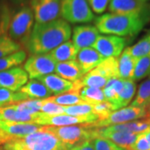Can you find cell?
I'll return each mask as SVG.
<instances>
[{"instance_id":"1","label":"cell","mask_w":150,"mask_h":150,"mask_svg":"<svg viewBox=\"0 0 150 150\" xmlns=\"http://www.w3.org/2000/svg\"><path fill=\"white\" fill-rule=\"evenodd\" d=\"M72 29L69 23L63 18L35 23L26 46L33 54H48L60 44L69 40Z\"/></svg>"},{"instance_id":"2","label":"cell","mask_w":150,"mask_h":150,"mask_svg":"<svg viewBox=\"0 0 150 150\" xmlns=\"http://www.w3.org/2000/svg\"><path fill=\"white\" fill-rule=\"evenodd\" d=\"M150 19L149 15L105 13L95 18V27L101 33L118 37H133Z\"/></svg>"},{"instance_id":"3","label":"cell","mask_w":150,"mask_h":150,"mask_svg":"<svg viewBox=\"0 0 150 150\" xmlns=\"http://www.w3.org/2000/svg\"><path fill=\"white\" fill-rule=\"evenodd\" d=\"M5 150H68L53 133L45 130L43 126L32 134L20 139H13L3 145Z\"/></svg>"},{"instance_id":"4","label":"cell","mask_w":150,"mask_h":150,"mask_svg":"<svg viewBox=\"0 0 150 150\" xmlns=\"http://www.w3.org/2000/svg\"><path fill=\"white\" fill-rule=\"evenodd\" d=\"M34 16L30 7L24 6L11 18L8 36L17 43H27L33 28Z\"/></svg>"},{"instance_id":"5","label":"cell","mask_w":150,"mask_h":150,"mask_svg":"<svg viewBox=\"0 0 150 150\" xmlns=\"http://www.w3.org/2000/svg\"><path fill=\"white\" fill-rule=\"evenodd\" d=\"M60 15L71 23H85L95 19L87 0H60Z\"/></svg>"},{"instance_id":"6","label":"cell","mask_w":150,"mask_h":150,"mask_svg":"<svg viewBox=\"0 0 150 150\" xmlns=\"http://www.w3.org/2000/svg\"><path fill=\"white\" fill-rule=\"evenodd\" d=\"M43 128L48 132L53 133L69 149L81 142L93 139V129L87 128L84 124L62 127L43 126Z\"/></svg>"},{"instance_id":"7","label":"cell","mask_w":150,"mask_h":150,"mask_svg":"<svg viewBox=\"0 0 150 150\" xmlns=\"http://www.w3.org/2000/svg\"><path fill=\"white\" fill-rule=\"evenodd\" d=\"M149 115L150 113L146 108L129 106L112 112L108 116V118H106L105 120L98 121L91 124H84V125L87 128L91 129L105 128L114 124L129 123L135 120H139L140 118H145Z\"/></svg>"},{"instance_id":"8","label":"cell","mask_w":150,"mask_h":150,"mask_svg":"<svg viewBox=\"0 0 150 150\" xmlns=\"http://www.w3.org/2000/svg\"><path fill=\"white\" fill-rule=\"evenodd\" d=\"M57 63L49 54H33L23 65V69L31 79H38L41 77L55 72Z\"/></svg>"},{"instance_id":"9","label":"cell","mask_w":150,"mask_h":150,"mask_svg":"<svg viewBox=\"0 0 150 150\" xmlns=\"http://www.w3.org/2000/svg\"><path fill=\"white\" fill-rule=\"evenodd\" d=\"M37 23H44L58 19L60 15V0H31L30 6Z\"/></svg>"},{"instance_id":"10","label":"cell","mask_w":150,"mask_h":150,"mask_svg":"<svg viewBox=\"0 0 150 150\" xmlns=\"http://www.w3.org/2000/svg\"><path fill=\"white\" fill-rule=\"evenodd\" d=\"M127 41V38L115 35H99L92 48L105 59L118 58L124 50Z\"/></svg>"},{"instance_id":"11","label":"cell","mask_w":150,"mask_h":150,"mask_svg":"<svg viewBox=\"0 0 150 150\" xmlns=\"http://www.w3.org/2000/svg\"><path fill=\"white\" fill-rule=\"evenodd\" d=\"M98 121V118L94 114H90L82 117L70 116L67 114H61L56 116H46L41 112L38 114L36 124L40 126H51V127H62L79 124H91Z\"/></svg>"},{"instance_id":"12","label":"cell","mask_w":150,"mask_h":150,"mask_svg":"<svg viewBox=\"0 0 150 150\" xmlns=\"http://www.w3.org/2000/svg\"><path fill=\"white\" fill-rule=\"evenodd\" d=\"M108 8L111 13L150 16V5L140 0H110Z\"/></svg>"},{"instance_id":"13","label":"cell","mask_w":150,"mask_h":150,"mask_svg":"<svg viewBox=\"0 0 150 150\" xmlns=\"http://www.w3.org/2000/svg\"><path fill=\"white\" fill-rule=\"evenodd\" d=\"M28 76L25 70L18 66L0 72V88L18 92L28 83Z\"/></svg>"},{"instance_id":"14","label":"cell","mask_w":150,"mask_h":150,"mask_svg":"<svg viewBox=\"0 0 150 150\" xmlns=\"http://www.w3.org/2000/svg\"><path fill=\"white\" fill-rule=\"evenodd\" d=\"M100 33L93 25H77L72 32V40L79 50L92 48Z\"/></svg>"},{"instance_id":"15","label":"cell","mask_w":150,"mask_h":150,"mask_svg":"<svg viewBox=\"0 0 150 150\" xmlns=\"http://www.w3.org/2000/svg\"><path fill=\"white\" fill-rule=\"evenodd\" d=\"M139 134L127 132H108L102 128L93 129V138H103L112 141L124 149L129 150L134 144Z\"/></svg>"},{"instance_id":"16","label":"cell","mask_w":150,"mask_h":150,"mask_svg":"<svg viewBox=\"0 0 150 150\" xmlns=\"http://www.w3.org/2000/svg\"><path fill=\"white\" fill-rule=\"evenodd\" d=\"M42 128V126L35 123H11L0 120V130L10 139H20L32 134Z\"/></svg>"},{"instance_id":"17","label":"cell","mask_w":150,"mask_h":150,"mask_svg":"<svg viewBox=\"0 0 150 150\" xmlns=\"http://www.w3.org/2000/svg\"><path fill=\"white\" fill-rule=\"evenodd\" d=\"M104 59L105 58L93 48H86L79 51L76 62L84 75L95 69Z\"/></svg>"},{"instance_id":"18","label":"cell","mask_w":150,"mask_h":150,"mask_svg":"<svg viewBox=\"0 0 150 150\" xmlns=\"http://www.w3.org/2000/svg\"><path fill=\"white\" fill-rule=\"evenodd\" d=\"M38 80H39L46 86L52 93H54L56 95L70 92L74 87V83L66 80L59 77V75L54 74L41 77L38 79Z\"/></svg>"},{"instance_id":"19","label":"cell","mask_w":150,"mask_h":150,"mask_svg":"<svg viewBox=\"0 0 150 150\" xmlns=\"http://www.w3.org/2000/svg\"><path fill=\"white\" fill-rule=\"evenodd\" d=\"M102 129L108 132H127V133L139 134L150 129V117L148 116L147 118L142 120H136L129 123L114 124L112 126H108Z\"/></svg>"},{"instance_id":"20","label":"cell","mask_w":150,"mask_h":150,"mask_svg":"<svg viewBox=\"0 0 150 150\" xmlns=\"http://www.w3.org/2000/svg\"><path fill=\"white\" fill-rule=\"evenodd\" d=\"M55 73L59 77L72 83L79 80L83 76V72L81 71L80 68L76 61L57 63L55 67Z\"/></svg>"},{"instance_id":"21","label":"cell","mask_w":150,"mask_h":150,"mask_svg":"<svg viewBox=\"0 0 150 150\" xmlns=\"http://www.w3.org/2000/svg\"><path fill=\"white\" fill-rule=\"evenodd\" d=\"M79 49L71 41H67L60 44L54 50L49 52V55L56 63H63L68 61H76Z\"/></svg>"},{"instance_id":"22","label":"cell","mask_w":150,"mask_h":150,"mask_svg":"<svg viewBox=\"0 0 150 150\" xmlns=\"http://www.w3.org/2000/svg\"><path fill=\"white\" fill-rule=\"evenodd\" d=\"M28 98L32 99H44L53 94L46 86L38 79L28 81L19 90Z\"/></svg>"},{"instance_id":"23","label":"cell","mask_w":150,"mask_h":150,"mask_svg":"<svg viewBox=\"0 0 150 150\" xmlns=\"http://www.w3.org/2000/svg\"><path fill=\"white\" fill-rule=\"evenodd\" d=\"M136 59L131 56L127 48L118 57V78L123 80H132Z\"/></svg>"},{"instance_id":"24","label":"cell","mask_w":150,"mask_h":150,"mask_svg":"<svg viewBox=\"0 0 150 150\" xmlns=\"http://www.w3.org/2000/svg\"><path fill=\"white\" fill-rule=\"evenodd\" d=\"M123 88V79H112L108 81L107 84L103 88L105 100L106 102L110 103L112 104L114 109L116 103L118 102V97L120 95V93L122 92ZM116 111V109H115Z\"/></svg>"},{"instance_id":"25","label":"cell","mask_w":150,"mask_h":150,"mask_svg":"<svg viewBox=\"0 0 150 150\" xmlns=\"http://www.w3.org/2000/svg\"><path fill=\"white\" fill-rule=\"evenodd\" d=\"M76 93H78L82 98V99L88 104L95 105L99 103L106 101L103 88L83 87Z\"/></svg>"},{"instance_id":"26","label":"cell","mask_w":150,"mask_h":150,"mask_svg":"<svg viewBox=\"0 0 150 150\" xmlns=\"http://www.w3.org/2000/svg\"><path fill=\"white\" fill-rule=\"evenodd\" d=\"M133 107L142 108L148 109L150 106V75L139 85L137 95L131 105Z\"/></svg>"},{"instance_id":"27","label":"cell","mask_w":150,"mask_h":150,"mask_svg":"<svg viewBox=\"0 0 150 150\" xmlns=\"http://www.w3.org/2000/svg\"><path fill=\"white\" fill-rule=\"evenodd\" d=\"M47 100L49 102L54 103L64 107L78 105V104H83L86 103L80 97V95L76 92L70 91L64 93L59 95L50 96L47 98Z\"/></svg>"},{"instance_id":"28","label":"cell","mask_w":150,"mask_h":150,"mask_svg":"<svg viewBox=\"0 0 150 150\" xmlns=\"http://www.w3.org/2000/svg\"><path fill=\"white\" fill-rule=\"evenodd\" d=\"M136 92V84L133 80H123V88L120 95L118 97V102L116 103L115 109H121L125 108L132 101Z\"/></svg>"},{"instance_id":"29","label":"cell","mask_w":150,"mask_h":150,"mask_svg":"<svg viewBox=\"0 0 150 150\" xmlns=\"http://www.w3.org/2000/svg\"><path fill=\"white\" fill-rule=\"evenodd\" d=\"M26 57V52L21 49L14 54L0 58V72L19 66L25 61Z\"/></svg>"},{"instance_id":"30","label":"cell","mask_w":150,"mask_h":150,"mask_svg":"<svg viewBox=\"0 0 150 150\" xmlns=\"http://www.w3.org/2000/svg\"><path fill=\"white\" fill-rule=\"evenodd\" d=\"M131 56L136 60L150 54V38L149 35H146L137 43L132 47L127 48Z\"/></svg>"},{"instance_id":"31","label":"cell","mask_w":150,"mask_h":150,"mask_svg":"<svg viewBox=\"0 0 150 150\" xmlns=\"http://www.w3.org/2000/svg\"><path fill=\"white\" fill-rule=\"evenodd\" d=\"M26 99H28V98L21 92H13L0 88V108L17 103Z\"/></svg>"},{"instance_id":"32","label":"cell","mask_w":150,"mask_h":150,"mask_svg":"<svg viewBox=\"0 0 150 150\" xmlns=\"http://www.w3.org/2000/svg\"><path fill=\"white\" fill-rule=\"evenodd\" d=\"M150 75V55L143 57L136 61L133 81H139Z\"/></svg>"},{"instance_id":"33","label":"cell","mask_w":150,"mask_h":150,"mask_svg":"<svg viewBox=\"0 0 150 150\" xmlns=\"http://www.w3.org/2000/svg\"><path fill=\"white\" fill-rule=\"evenodd\" d=\"M43 104V99H32V98H28L26 100L14 103L18 110L28 114L39 113Z\"/></svg>"},{"instance_id":"34","label":"cell","mask_w":150,"mask_h":150,"mask_svg":"<svg viewBox=\"0 0 150 150\" xmlns=\"http://www.w3.org/2000/svg\"><path fill=\"white\" fill-rule=\"evenodd\" d=\"M21 50V44L13 40L8 35L0 37V58L14 54Z\"/></svg>"},{"instance_id":"35","label":"cell","mask_w":150,"mask_h":150,"mask_svg":"<svg viewBox=\"0 0 150 150\" xmlns=\"http://www.w3.org/2000/svg\"><path fill=\"white\" fill-rule=\"evenodd\" d=\"M12 13L9 6L4 2H0V37L8 33Z\"/></svg>"},{"instance_id":"36","label":"cell","mask_w":150,"mask_h":150,"mask_svg":"<svg viewBox=\"0 0 150 150\" xmlns=\"http://www.w3.org/2000/svg\"><path fill=\"white\" fill-rule=\"evenodd\" d=\"M93 114H94L98 118V121L105 120L112 112L115 111L112 104L106 101L93 105Z\"/></svg>"},{"instance_id":"37","label":"cell","mask_w":150,"mask_h":150,"mask_svg":"<svg viewBox=\"0 0 150 150\" xmlns=\"http://www.w3.org/2000/svg\"><path fill=\"white\" fill-rule=\"evenodd\" d=\"M93 105L83 103L78 104L73 106H68L64 108V112L67 115L75 116V117H82L93 114Z\"/></svg>"},{"instance_id":"38","label":"cell","mask_w":150,"mask_h":150,"mask_svg":"<svg viewBox=\"0 0 150 150\" xmlns=\"http://www.w3.org/2000/svg\"><path fill=\"white\" fill-rule=\"evenodd\" d=\"M64 108L65 107H64V106L49 102L47 100V98H44L43 99V104L41 108L40 112L43 115H46V116L61 115V114H65Z\"/></svg>"},{"instance_id":"39","label":"cell","mask_w":150,"mask_h":150,"mask_svg":"<svg viewBox=\"0 0 150 150\" xmlns=\"http://www.w3.org/2000/svg\"><path fill=\"white\" fill-rule=\"evenodd\" d=\"M94 150H126L115 144L110 140L103 139V138H95L92 139Z\"/></svg>"},{"instance_id":"40","label":"cell","mask_w":150,"mask_h":150,"mask_svg":"<svg viewBox=\"0 0 150 150\" xmlns=\"http://www.w3.org/2000/svg\"><path fill=\"white\" fill-rule=\"evenodd\" d=\"M93 13L101 14L108 8L110 0H87Z\"/></svg>"},{"instance_id":"41","label":"cell","mask_w":150,"mask_h":150,"mask_svg":"<svg viewBox=\"0 0 150 150\" xmlns=\"http://www.w3.org/2000/svg\"><path fill=\"white\" fill-rule=\"evenodd\" d=\"M129 150H150V145L146 139L144 133L139 134L136 141Z\"/></svg>"},{"instance_id":"42","label":"cell","mask_w":150,"mask_h":150,"mask_svg":"<svg viewBox=\"0 0 150 150\" xmlns=\"http://www.w3.org/2000/svg\"><path fill=\"white\" fill-rule=\"evenodd\" d=\"M68 150H94L92 140H86L71 147Z\"/></svg>"},{"instance_id":"43","label":"cell","mask_w":150,"mask_h":150,"mask_svg":"<svg viewBox=\"0 0 150 150\" xmlns=\"http://www.w3.org/2000/svg\"><path fill=\"white\" fill-rule=\"evenodd\" d=\"M9 140H10V139H9L3 131L0 130V145H4V144H6L7 142H8Z\"/></svg>"},{"instance_id":"44","label":"cell","mask_w":150,"mask_h":150,"mask_svg":"<svg viewBox=\"0 0 150 150\" xmlns=\"http://www.w3.org/2000/svg\"><path fill=\"white\" fill-rule=\"evenodd\" d=\"M144 134L146 139H147V141L149 142V144L150 145V129H149V130H147V131L144 132Z\"/></svg>"},{"instance_id":"45","label":"cell","mask_w":150,"mask_h":150,"mask_svg":"<svg viewBox=\"0 0 150 150\" xmlns=\"http://www.w3.org/2000/svg\"><path fill=\"white\" fill-rule=\"evenodd\" d=\"M0 150H5V149H4V147H1V146H0Z\"/></svg>"},{"instance_id":"46","label":"cell","mask_w":150,"mask_h":150,"mask_svg":"<svg viewBox=\"0 0 150 150\" xmlns=\"http://www.w3.org/2000/svg\"><path fill=\"white\" fill-rule=\"evenodd\" d=\"M140 1H142V2H146V1H149V0H140Z\"/></svg>"},{"instance_id":"47","label":"cell","mask_w":150,"mask_h":150,"mask_svg":"<svg viewBox=\"0 0 150 150\" xmlns=\"http://www.w3.org/2000/svg\"><path fill=\"white\" fill-rule=\"evenodd\" d=\"M148 111H149V113H150V106H149V108H148Z\"/></svg>"},{"instance_id":"48","label":"cell","mask_w":150,"mask_h":150,"mask_svg":"<svg viewBox=\"0 0 150 150\" xmlns=\"http://www.w3.org/2000/svg\"><path fill=\"white\" fill-rule=\"evenodd\" d=\"M149 38H150V33H149ZM150 55V54H149Z\"/></svg>"},{"instance_id":"49","label":"cell","mask_w":150,"mask_h":150,"mask_svg":"<svg viewBox=\"0 0 150 150\" xmlns=\"http://www.w3.org/2000/svg\"><path fill=\"white\" fill-rule=\"evenodd\" d=\"M149 117H150V115H149Z\"/></svg>"},{"instance_id":"50","label":"cell","mask_w":150,"mask_h":150,"mask_svg":"<svg viewBox=\"0 0 150 150\" xmlns=\"http://www.w3.org/2000/svg\"><path fill=\"white\" fill-rule=\"evenodd\" d=\"M149 33H150V31H149Z\"/></svg>"},{"instance_id":"51","label":"cell","mask_w":150,"mask_h":150,"mask_svg":"<svg viewBox=\"0 0 150 150\" xmlns=\"http://www.w3.org/2000/svg\"><path fill=\"white\" fill-rule=\"evenodd\" d=\"M0 146H1V145H0Z\"/></svg>"}]
</instances>
